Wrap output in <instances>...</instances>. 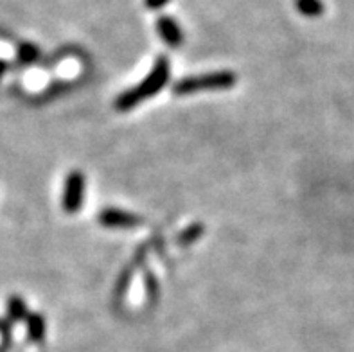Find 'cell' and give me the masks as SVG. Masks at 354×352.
Here are the masks:
<instances>
[{"instance_id":"30bf717a","label":"cell","mask_w":354,"mask_h":352,"mask_svg":"<svg viewBox=\"0 0 354 352\" xmlns=\"http://www.w3.org/2000/svg\"><path fill=\"white\" fill-rule=\"evenodd\" d=\"M203 234V225H191L189 228H185L184 232L180 234L178 236V245L184 246V245H191V243H194V241L198 239V237L202 236Z\"/></svg>"},{"instance_id":"7a4b0ae2","label":"cell","mask_w":354,"mask_h":352,"mask_svg":"<svg viewBox=\"0 0 354 352\" xmlns=\"http://www.w3.org/2000/svg\"><path fill=\"white\" fill-rule=\"evenodd\" d=\"M236 74L230 71L211 72V74H200V76H189L176 81L173 85V92L176 95L194 94L202 90H227L236 85Z\"/></svg>"},{"instance_id":"7c38bea8","label":"cell","mask_w":354,"mask_h":352,"mask_svg":"<svg viewBox=\"0 0 354 352\" xmlns=\"http://www.w3.org/2000/svg\"><path fill=\"white\" fill-rule=\"evenodd\" d=\"M171 0H144V4L148 9H160L166 4H169Z\"/></svg>"},{"instance_id":"9c48e42d","label":"cell","mask_w":354,"mask_h":352,"mask_svg":"<svg viewBox=\"0 0 354 352\" xmlns=\"http://www.w3.org/2000/svg\"><path fill=\"white\" fill-rule=\"evenodd\" d=\"M17 58L22 65H31V63H35L36 59L40 58V50H38L36 45L24 41V44H20V47H18Z\"/></svg>"},{"instance_id":"8992f818","label":"cell","mask_w":354,"mask_h":352,"mask_svg":"<svg viewBox=\"0 0 354 352\" xmlns=\"http://www.w3.org/2000/svg\"><path fill=\"white\" fill-rule=\"evenodd\" d=\"M6 311H8V318L11 322H22L29 317L26 302L20 297H17V295L9 297L8 304H6Z\"/></svg>"},{"instance_id":"ba28073f","label":"cell","mask_w":354,"mask_h":352,"mask_svg":"<svg viewBox=\"0 0 354 352\" xmlns=\"http://www.w3.org/2000/svg\"><path fill=\"white\" fill-rule=\"evenodd\" d=\"M295 8L308 18H319L324 13V4L320 0H295Z\"/></svg>"},{"instance_id":"52a82bcc","label":"cell","mask_w":354,"mask_h":352,"mask_svg":"<svg viewBox=\"0 0 354 352\" xmlns=\"http://www.w3.org/2000/svg\"><path fill=\"white\" fill-rule=\"evenodd\" d=\"M27 335L32 342H41L45 338V318L40 313H32L27 317Z\"/></svg>"},{"instance_id":"3957f363","label":"cell","mask_w":354,"mask_h":352,"mask_svg":"<svg viewBox=\"0 0 354 352\" xmlns=\"http://www.w3.org/2000/svg\"><path fill=\"white\" fill-rule=\"evenodd\" d=\"M85 174L81 173V171H71L65 176L62 194V205L67 214H76V212H80L81 207H83V201H85Z\"/></svg>"},{"instance_id":"5b68a950","label":"cell","mask_w":354,"mask_h":352,"mask_svg":"<svg viewBox=\"0 0 354 352\" xmlns=\"http://www.w3.org/2000/svg\"><path fill=\"white\" fill-rule=\"evenodd\" d=\"M157 33L164 44L169 47H180L184 44V33L180 29L178 22L171 17H160L157 20Z\"/></svg>"},{"instance_id":"277c9868","label":"cell","mask_w":354,"mask_h":352,"mask_svg":"<svg viewBox=\"0 0 354 352\" xmlns=\"http://www.w3.org/2000/svg\"><path fill=\"white\" fill-rule=\"evenodd\" d=\"M97 221L108 228H133L142 223V218L121 209H104L99 212Z\"/></svg>"},{"instance_id":"6da1fadb","label":"cell","mask_w":354,"mask_h":352,"mask_svg":"<svg viewBox=\"0 0 354 352\" xmlns=\"http://www.w3.org/2000/svg\"><path fill=\"white\" fill-rule=\"evenodd\" d=\"M169 77L171 62L162 54V56L157 58L155 65H153L151 72L140 81L139 85L133 86V89L130 90H126V92H122V94L115 99V108L117 110H121V112L131 110V108L137 106L139 103H142V101H146L148 98H151V95L158 94V92L166 86Z\"/></svg>"},{"instance_id":"8fae6325","label":"cell","mask_w":354,"mask_h":352,"mask_svg":"<svg viewBox=\"0 0 354 352\" xmlns=\"http://www.w3.org/2000/svg\"><path fill=\"white\" fill-rule=\"evenodd\" d=\"M130 279H131V272L130 270H126V272L121 275V279H119V286H117V297H121V295L128 290Z\"/></svg>"},{"instance_id":"4fadbf2b","label":"cell","mask_w":354,"mask_h":352,"mask_svg":"<svg viewBox=\"0 0 354 352\" xmlns=\"http://www.w3.org/2000/svg\"><path fill=\"white\" fill-rule=\"evenodd\" d=\"M6 71H8V65H6V62H2V59H0V77L4 76Z\"/></svg>"}]
</instances>
